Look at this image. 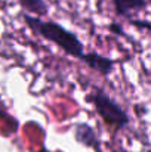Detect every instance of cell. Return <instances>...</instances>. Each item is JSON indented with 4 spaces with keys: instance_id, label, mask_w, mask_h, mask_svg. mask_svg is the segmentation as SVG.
Wrapping results in <instances>:
<instances>
[{
    "instance_id": "cell-5",
    "label": "cell",
    "mask_w": 151,
    "mask_h": 152,
    "mask_svg": "<svg viewBox=\"0 0 151 152\" xmlns=\"http://www.w3.org/2000/svg\"><path fill=\"white\" fill-rule=\"evenodd\" d=\"M113 9L117 16L120 18H132L135 13L142 12L148 7L150 0H111Z\"/></svg>"
},
{
    "instance_id": "cell-1",
    "label": "cell",
    "mask_w": 151,
    "mask_h": 152,
    "mask_svg": "<svg viewBox=\"0 0 151 152\" xmlns=\"http://www.w3.org/2000/svg\"><path fill=\"white\" fill-rule=\"evenodd\" d=\"M24 22L27 24V27L39 37H42L43 40L53 43L55 46H58L65 55L80 59L85 53V46L82 43V40L68 28H65L64 25L50 21V19H42L40 16H34L30 13H24L22 15Z\"/></svg>"
},
{
    "instance_id": "cell-6",
    "label": "cell",
    "mask_w": 151,
    "mask_h": 152,
    "mask_svg": "<svg viewBox=\"0 0 151 152\" xmlns=\"http://www.w3.org/2000/svg\"><path fill=\"white\" fill-rule=\"evenodd\" d=\"M19 6L25 10V13L34 15V16H46L49 12V4L46 0H16Z\"/></svg>"
},
{
    "instance_id": "cell-4",
    "label": "cell",
    "mask_w": 151,
    "mask_h": 152,
    "mask_svg": "<svg viewBox=\"0 0 151 152\" xmlns=\"http://www.w3.org/2000/svg\"><path fill=\"white\" fill-rule=\"evenodd\" d=\"M73 134L76 142L89 148L94 152H102V143L96 130L89 123H76L73 127Z\"/></svg>"
},
{
    "instance_id": "cell-8",
    "label": "cell",
    "mask_w": 151,
    "mask_h": 152,
    "mask_svg": "<svg viewBox=\"0 0 151 152\" xmlns=\"http://www.w3.org/2000/svg\"><path fill=\"white\" fill-rule=\"evenodd\" d=\"M108 31H110L111 34H114V36H119V37H127V34H126V31L123 30L122 24L117 22V21H114V22H111V24L108 25Z\"/></svg>"
},
{
    "instance_id": "cell-7",
    "label": "cell",
    "mask_w": 151,
    "mask_h": 152,
    "mask_svg": "<svg viewBox=\"0 0 151 152\" xmlns=\"http://www.w3.org/2000/svg\"><path fill=\"white\" fill-rule=\"evenodd\" d=\"M127 22L135 27L136 30H142V31H148L151 33V21H147V19H139V18H127Z\"/></svg>"
},
{
    "instance_id": "cell-9",
    "label": "cell",
    "mask_w": 151,
    "mask_h": 152,
    "mask_svg": "<svg viewBox=\"0 0 151 152\" xmlns=\"http://www.w3.org/2000/svg\"><path fill=\"white\" fill-rule=\"evenodd\" d=\"M37 152H50V151L48 149V148H46V146H43V148H42L40 151H37Z\"/></svg>"
},
{
    "instance_id": "cell-2",
    "label": "cell",
    "mask_w": 151,
    "mask_h": 152,
    "mask_svg": "<svg viewBox=\"0 0 151 152\" xmlns=\"http://www.w3.org/2000/svg\"><path fill=\"white\" fill-rule=\"evenodd\" d=\"M91 102L96 111V114L99 115L102 123L113 129V130H123L129 126L130 118L127 115V112L124 111V108L114 101L111 96H108L104 90L96 89L95 92L91 93Z\"/></svg>"
},
{
    "instance_id": "cell-3",
    "label": "cell",
    "mask_w": 151,
    "mask_h": 152,
    "mask_svg": "<svg viewBox=\"0 0 151 152\" xmlns=\"http://www.w3.org/2000/svg\"><path fill=\"white\" fill-rule=\"evenodd\" d=\"M80 61L92 71L98 72L102 77H108L114 72L116 69V61L105 56V55H101L98 52H85L83 56L80 58Z\"/></svg>"
}]
</instances>
